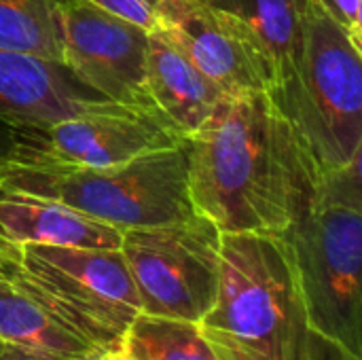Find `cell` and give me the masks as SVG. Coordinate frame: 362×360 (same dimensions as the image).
<instances>
[{"instance_id":"cell-6","label":"cell","mask_w":362,"mask_h":360,"mask_svg":"<svg viewBox=\"0 0 362 360\" xmlns=\"http://www.w3.org/2000/svg\"><path fill=\"white\" fill-rule=\"evenodd\" d=\"M11 282L100 354L121 350L142 314L121 250L21 244Z\"/></svg>"},{"instance_id":"cell-10","label":"cell","mask_w":362,"mask_h":360,"mask_svg":"<svg viewBox=\"0 0 362 360\" xmlns=\"http://www.w3.org/2000/svg\"><path fill=\"white\" fill-rule=\"evenodd\" d=\"M13 134L17 138L6 151L11 159L66 168H110L185 144L159 119L129 108L87 112L42 129Z\"/></svg>"},{"instance_id":"cell-16","label":"cell","mask_w":362,"mask_h":360,"mask_svg":"<svg viewBox=\"0 0 362 360\" xmlns=\"http://www.w3.org/2000/svg\"><path fill=\"white\" fill-rule=\"evenodd\" d=\"M121 352L132 360H216L197 323L146 314L132 323Z\"/></svg>"},{"instance_id":"cell-5","label":"cell","mask_w":362,"mask_h":360,"mask_svg":"<svg viewBox=\"0 0 362 360\" xmlns=\"http://www.w3.org/2000/svg\"><path fill=\"white\" fill-rule=\"evenodd\" d=\"M361 53L322 2L308 0L295 66L269 95L295 125L320 172L361 159Z\"/></svg>"},{"instance_id":"cell-8","label":"cell","mask_w":362,"mask_h":360,"mask_svg":"<svg viewBox=\"0 0 362 360\" xmlns=\"http://www.w3.org/2000/svg\"><path fill=\"white\" fill-rule=\"evenodd\" d=\"M59 36L62 64L85 87L115 104L155 117L146 93V30L85 0H62Z\"/></svg>"},{"instance_id":"cell-22","label":"cell","mask_w":362,"mask_h":360,"mask_svg":"<svg viewBox=\"0 0 362 360\" xmlns=\"http://www.w3.org/2000/svg\"><path fill=\"white\" fill-rule=\"evenodd\" d=\"M316 360H354V359L346 356V354H344V352H339L335 346H331V344H327V342L322 339V344H320V348H318V354H316Z\"/></svg>"},{"instance_id":"cell-4","label":"cell","mask_w":362,"mask_h":360,"mask_svg":"<svg viewBox=\"0 0 362 360\" xmlns=\"http://www.w3.org/2000/svg\"><path fill=\"white\" fill-rule=\"evenodd\" d=\"M187 172V142L110 168H66L6 155L0 168V191L57 199L100 223L127 231L195 214Z\"/></svg>"},{"instance_id":"cell-12","label":"cell","mask_w":362,"mask_h":360,"mask_svg":"<svg viewBox=\"0 0 362 360\" xmlns=\"http://www.w3.org/2000/svg\"><path fill=\"white\" fill-rule=\"evenodd\" d=\"M146 93L153 115L180 140L210 119L225 93L157 32L146 42Z\"/></svg>"},{"instance_id":"cell-13","label":"cell","mask_w":362,"mask_h":360,"mask_svg":"<svg viewBox=\"0 0 362 360\" xmlns=\"http://www.w3.org/2000/svg\"><path fill=\"white\" fill-rule=\"evenodd\" d=\"M0 236L8 242L119 250L123 231L57 199L0 191Z\"/></svg>"},{"instance_id":"cell-18","label":"cell","mask_w":362,"mask_h":360,"mask_svg":"<svg viewBox=\"0 0 362 360\" xmlns=\"http://www.w3.org/2000/svg\"><path fill=\"white\" fill-rule=\"evenodd\" d=\"M95 8L123 19L132 25H138L146 32L155 30V2L157 0H85Z\"/></svg>"},{"instance_id":"cell-3","label":"cell","mask_w":362,"mask_h":360,"mask_svg":"<svg viewBox=\"0 0 362 360\" xmlns=\"http://www.w3.org/2000/svg\"><path fill=\"white\" fill-rule=\"evenodd\" d=\"M284 236L312 333L362 360L361 159L322 172L314 204Z\"/></svg>"},{"instance_id":"cell-15","label":"cell","mask_w":362,"mask_h":360,"mask_svg":"<svg viewBox=\"0 0 362 360\" xmlns=\"http://www.w3.org/2000/svg\"><path fill=\"white\" fill-rule=\"evenodd\" d=\"M250 28L274 66V87L295 66L308 0H206Z\"/></svg>"},{"instance_id":"cell-7","label":"cell","mask_w":362,"mask_h":360,"mask_svg":"<svg viewBox=\"0 0 362 360\" xmlns=\"http://www.w3.org/2000/svg\"><path fill=\"white\" fill-rule=\"evenodd\" d=\"M221 229L199 212L123 231L121 255L142 314L199 323L212 308L221 272Z\"/></svg>"},{"instance_id":"cell-19","label":"cell","mask_w":362,"mask_h":360,"mask_svg":"<svg viewBox=\"0 0 362 360\" xmlns=\"http://www.w3.org/2000/svg\"><path fill=\"white\" fill-rule=\"evenodd\" d=\"M320 2L350 36L352 45L362 51V0H320Z\"/></svg>"},{"instance_id":"cell-20","label":"cell","mask_w":362,"mask_h":360,"mask_svg":"<svg viewBox=\"0 0 362 360\" xmlns=\"http://www.w3.org/2000/svg\"><path fill=\"white\" fill-rule=\"evenodd\" d=\"M0 360H74L51 354L45 350H34L25 346H15V344H0Z\"/></svg>"},{"instance_id":"cell-11","label":"cell","mask_w":362,"mask_h":360,"mask_svg":"<svg viewBox=\"0 0 362 360\" xmlns=\"http://www.w3.org/2000/svg\"><path fill=\"white\" fill-rule=\"evenodd\" d=\"M125 106L85 87L62 62L0 49V125L11 132L42 129L70 117Z\"/></svg>"},{"instance_id":"cell-21","label":"cell","mask_w":362,"mask_h":360,"mask_svg":"<svg viewBox=\"0 0 362 360\" xmlns=\"http://www.w3.org/2000/svg\"><path fill=\"white\" fill-rule=\"evenodd\" d=\"M17 257L19 246L0 236V282H11V276L17 267Z\"/></svg>"},{"instance_id":"cell-14","label":"cell","mask_w":362,"mask_h":360,"mask_svg":"<svg viewBox=\"0 0 362 360\" xmlns=\"http://www.w3.org/2000/svg\"><path fill=\"white\" fill-rule=\"evenodd\" d=\"M0 344L25 346L74 360L102 356L13 282H0Z\"/></svg>"},{"instance_id":"cell-17","label":"cell","mask_w":362,"mask_h":360,"mask_svg":"<svg viewBox=\"0 0 362 360\" xmlns=\"http://www.w3.org/2000/svg\"><path fill=\"white\" fill-rule=\"evenodd\" d=\"M62 0H0V49L62 62Z\"/></svg>"},{"instance_id":"cell-9","label":"cell","mask_w":362,"mask_h":360,"mask_svg":"<svg viewBox=\"0 0 362 360\" xmlns=\"http://www.w3.org/2000/svg\"><path fill=\"white\" fill-rule=\"evenodd\" d=\"M155 30L225 95L269 91L274 66L246 23L206 0H157Z\"/></svg>"},{"instance_id":"cell-2","label":"cell","mask_w":362,"mask_h":360,"mask_svg":"<svg viewBox=\"0 0 362 360\" xmlns=\"http://www.w3.org/2000/svg\"><path fill=\"white\" fill-rule=\"evenodd\" d=\"M216 360H316L286 236L223 233L218 291L197 323Z\"/></svg>"},{"instance_id":"cell-23","label":"cell","mask_w":362,"mask_h":360,"mask_svg":"<svg viewBox=\"0 0 362 360\" xmlns=\"http://www.w3.org/2000/svg\"><path fill=\"white\" fill-rule=\"evenodd\" d=\"M98 360H132L127 354H123L121 350H115V352H106V354H102Z\"/></svg>"},{"instance_id":"cell-25","label":"cell","mask_w":362,"mask_h":360,"mask_svg":"<svg viewBox=\"0 0 362 360\" xmlns=\"http://www.w3.org/2000/svg\"><path fill=\"white\" fill-rule=\"evenodd\" d=\"M89 360H98V359H89Z\"/></svg>"},{"instance_id":"cell-24","label":"cell","mask_w":362,"mask_h":360,"mask_svg":"<svg viewBox=\"0 0 362 360\" xmlns=\"http://www.w3.org/2000/svg\"><path fill=\"white\" fill-rule=\"evenodd\" d=\"M6 151H8V149L0 151V168H2V163H4V159H6Z\"/></svg>"},{"instance_id":"cell-1","label":"cell","mask_w":362,"mask_h":360,"mask_svg":"<svg viewBox=\"0 0 362 360\" xmlns=\"http://www.w3.org/2000/svg\"><path fill=\"white\" fill-rule=\"evenodd\" d=\"M189 195L221 233L284 236L316 199L322 172L269 91L225 95L187 140Z\"/></svg>"}]
</instances>
